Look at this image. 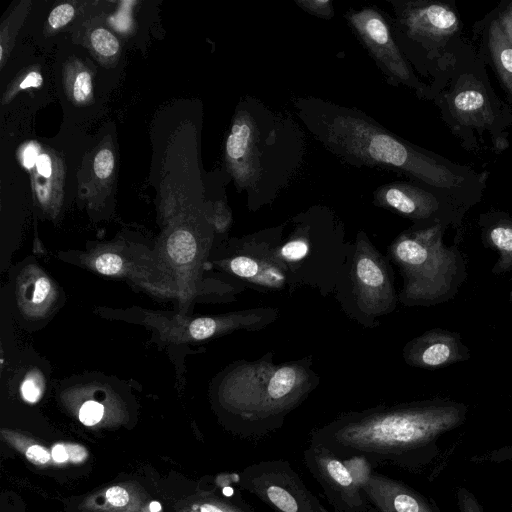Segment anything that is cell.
Listing matches in <instances>:
<instances>
[{"label":"cell","mask_w":512,"mask_h":512,"mask_svg":"<svg viewBox=\"0 0 512 512\" xmlns=\"http://www.w3.org/2000/svg\"><path fill=\"white\" fill-rule=\"evenodd\" d=\"M218 264L260 292L289 291L287 276L271 254L268 231L241 239L235 244L233 253L219 260Z\"/></svg>","instance_id":"obj_9"},{"label":"cell","mask_w":512,"mask_h":512,"mask_svg":"<svg viewBox=\"0 0 512 512\" xmlns=\"http://www.w3.org/2000/svg\"><path fill=\"white\" fill-rule=\"evenodd\" d=\"M104 415V407L97 401L89 400L79 410V420L86 426L97 424Z\"/></svg>","instance_id":"obj_26"},{"label":"cell","mask_w":512,"mask_h":512,"mask_svg":"<svg viewBox=\"0 0 512 512\" xmlns=\"http://www.w3.org/2000/svg\"><path fill=\"white\" fill-rule=\"evenodd\" d=\"M44 379L39 372H30L20 385L22 398L28 403H36L42 396Z\"/></svg>","instance_id":"obj_23"},{"label":"cell","mask_w":512,"mask_h":512,"mask_svg":"<svg viewBox=\"0 0 512 512\" xmlns=\"http://www.w3.org/2000/svg\"><path fill=\"white\" fill-rule=\"evenodd\" d=\"M512 41V1L509 2L496 16Z\"/></svg>","instance_id":"obj_34"},{"label":"cell","mask_w":512,"mask_h":512,"mask_svg":"<svg viewBox=\"0 0 512 512\" xmlns=\"http://www.w3.org/2000/svg\"><path fill=\"white\" fill-rule=\"evenodd\" d=\"M213 222L219 232H224L228 228L231 222V214L225 205L220 204L215 208Z\"/></svg>","instance_id":"obj_31"},{"label":"cell","mask_w":512,"mask_h":512,"mask_svg":"<svg viewBox=\"0 0 512 512\" xmlns=\"http://www.w3.org/2000/svg\"><path fill=\"white\" fill-rule=\"evenodd\" d=\"M257 127L250 114L239 113L226 141V161L235 182L252 187L260 175Z\"/></svg>","instance_id":"obj_14"},{"label":"cell","mask_w":512,"mask_h":512,"mask_svg":"<svg viewBox=\"0 0 512 512\" xmlns=\"http://www.w3.org/2000/svg\"><path fill=\"white\" fill-rule=\"evenodd\" d=\"M307 467L339 512H366L362 489L346 463L323 444L312 441L305 451Z\"/></svg>","instance_id":"obj_11"},{"label":"cell","mask_w":512,"mask_h":512,"mask_svg":"<svg viewBox=\"0 0 512 512\" xmlns=\"http://www.w3.org/2000/svg\"><path fill=\"white\" fill-rule=\"evenodd\" d=\"M74 16V7L68 3L56 6L48 16L49 25L54 28H60L68 24Z\"/></svg>","instance_id":"obj_28"},{"label":"cell","mask_w":512,"mask_h":512,"mask_svg":"<svg viewBox=\"0 0 512 512\" xmlns=\"http://www.w3.org/2000/svg\"><path fill=\"white\" fill-rule=\"evenodd\" d=\"M491 243L503 255L502 260L512 261V225L499 223L489 232Z\"/></svg>","instance_id":"obj_21"},{"label":"cell","mask_w":512,"mask_h":512,"mask_svg":"<svg viewBox=\"0 0 512 512\" xmlns=\"http://www.w3.org/2000/svg\"><path fill=\"white\" fill-rule=\"evenodd\" d=\"M91 44L101 56H114L120 48L118 39L104 28L95 29L90 36Z\"/></svg>","instance_id":"obj_22"},{"label":"cell","mask_w":512,"mask_h":512,"mask_svg":"<svg viewBox=\"0 0 512 512\" xmlns=\"http://www.w3.org/2000/svg\"><path fill=\"white\" fill-rule=\"evenodd\" d=\"M320 382L308 357L274 363L268 353L254 361L241 360L221 377L218 399L249 431L280 426Z\"/></svg>","instance_id":"obj_2"},{"label":"cell","mask_w":512,"mask_h":512,"mask_svg":"<svg viewBox=\"0 0 512 512\" xmlns=\"http://www.w3.org/2000/svg\"><path fill=\"white\" fill-rule=\"evenodd\" d=\"M379 205L414 220H440L456 216L462 209L447 196L425 186L394 182L376 192Z\"/></svg>","instance_id":"obj_13"},{"label":"cell","mask_w":512,"mask_h":512,"mask_svg":"<svg viewBox=\"0 0 512 512\" xmlns=\"http://www.w3.org/2000/svg\"><path fill=\"white\" fill-rule=\"evenodd\" d=\"M51 455L56 462L62 463L67 461L70 456L65 445L57 444L52 448Z\"/></svg>","instance_id":"obj_36"},{"label":"cell","mask_w":512,"mask_h":512,"mask_svg":"<svg viewBox=\"0 0 512 512\" xmlns=\"http://www.w3.org/2000/svg\"><path fill=\"white\" fill-rule=\"evenodd\" d=\"M486 35L493 65L503 86L512 97V41L497 17L490 21Z\"/></svg>","instance_id":"obj_16"},{"label":"cell","mask_w":512,"mask_h":512,"mask_svg":"<svg viewBox=\"0 0 512 512\" xmlns=\"http://www.w3.org/2000/svg\"><path fill=\"white\" fill-rule=\"evenodd\" d=\"M241 483L276 512H328L287 462L248 466Z\"/></svg>","instance_id":"obj_8"},{"label":"cell","mask_w":512,"mask_h":512,"mask_svg":"<svg viewBox=\"0 0 512 512\" xmlns=\"http://www.w3.org/2000/svg\"><path fill=\"white\" fill-rule=\"evenodd\" d=\"M105 497L107 501L115 507L125 506L129 502V493L120 486L110 487L106 493Z\"/></svg>","instance_id":"obj_29"},{"label":"cell","mask_w":512,"mask_h":512,"mask_svg":"<svg viewBox=\"0 0 512 512\" xmlns=\"http://www.w3.org/2000/svg\"><path fill=\"white\" fill-rule=\"evenodd\" d=\"M361 489L382 512H432L410 489L372 472L361 484Z\"/></svg>","instance_id":"obj_15"},{"label":"cell","mask_w":512,"mask_h":512,"mask_svg":"<svg viewBox=\"0 0 512 512\" xmlns=\"http://www.w3.org/2000/svg\"><path fill=\"white\" fill-rule=\"evenodd\" d=\"M334 294L343 311L364 327L376 326L378 318L396 308L392 269L363 231L352 244Z\"/></svg>","instance_id":"obj_6"},{"label":"cell","mask_w":512,"mask_h":512,"mask_svg":"<svg viewBox=\"0 0 512 512\" xmlns=\"http://www.w3.org/2000/svg\"><path fill=\"white\" fill-rule=\"evenodd\" d=\"M55 298L51 280L41 272L31 275L20 285V305L29 315H40Z\"/></svg>","instance_id":"obj_17"},{"label":"cell","mask_w":512,"mask_h":512,"mask_svg":"<svg viewBox=\"0 0 512 512\" xmlns=\"http://www.w3.org/2000/svg\"><path fill=\"white\" fill-rule=\"evenodd\" d=\"M398 15L408 37L431 50L448 48L461 29L458 13L446 2H405Z\"/></svg>","instance_id":"obj_12"},{"label":"cell","mask_w":512,"mask_h":512,"mask_svg":"<svg viewBox=\"0 0 512 512\" xmlns=\"http://www.w3.org/2000/svg\"><path fill=\"white\" fill-rule=\"evenodd\" d=\"M39 148L35 143H29L24 147L22 152V163L27 169L35 167L38 160Z\"/></svg>","instance_id":"obj_33"},{"label":"cell","mask_w":512,"mask_h":512,"mask_svg":"<svg viewBox=\"0 0 512 512\" xmlns=\"http://www.w3.org/2000/svg\"><path fill=\"white\" fill-rule=\"evenodd\" d=\"M458 502L461 512H482L473 495L464 488L458 491Z\"/></svg>","instance_id":"obj_30"},{"label":"cell","mask_w":512,"mask_h":512,"mask_svg":"<svg viewBox=\"0 0 512 512\" xmlns=\"http://www.w3.org/2000/svg\"><path fill=\"white\" fill-rule=\"evenodd\" d=\"M347 19L374 59L397 81L420 92L427 90L412 72L385 19L373 8L347 14Z\"/></svg>","instance_id":"obj_10"},{"label":"cell","mask_w":512,"mask_h":512,"mask_svg":"<svg viewBox=\"0 0 512 512\" xmlns=\"http://www.w3.org/2000/svg\"><path fill=\"white\" fill-rule=\"evenodd\" d=\"M388 255L403 278L398 297L403 304L432 301L448 287L454 256L442 246L440 223L403 232L390 244Z\"/></svg>","instance_id":"obj_7"},{"label":"cell","mask_w":512,"mask_h":512,"mask_svg":"<svg viewBox=\"0 0 512 512\" xmlns=\"http://www.w3.org/2000/svg\"><path fill=\"white\" fill-rule=\"evenodd\" d=\"M92 78L87 70H80L71 84V93L74 101L79 104L87 103L92 97Z\"/></svg>","instance_id":"obj_24"},{"label":"cell","mask_w":512,"mask_h":512,"mask_svg":"<svg viewBox=\"0 0 512 512\" xmlns=\"http://www.w3.org/2000/svg\"><path fill=\"white\" fill-rule=\"evenodd\" d=\"M313 121L317 137L348 160L400 171L461 208L481 198L485 176L404 142L357 111L327 106Z\"/></svg>","instance_id":"obj_1"},{"label":"cell","mask_w":512,"mask_h":512,"mask_svg":"<svg viewBox=\"0 0 512 512\" xmlns=\"http://www.w3.org/2000/svg\"><path fill=\"white\" fill-rule=\"evenodd\" d=\"M93 167L94 173L99 179L109 178L114 169L113 152L108 148L101 149L94 158Z\"/></svg>","instance_id":"obj_25"},{"label":"cell","mask_w":512,"mask_h":512,"mask_svg":"<svg viewBox=\"0 0 512 512\" xmlns=\"http://www.w3.org/2000/svg\"><path fill=\"white\" fill-rule=\"evenodd\" d=\"M452 48L443 55L444 81L436 94L443 118L466 142L474 131L487 132L496 147L504 148L512 114L494 94L483 63L463 48Z\"/></svg>","instance_id":"obj_4"},{"label":"cell","mask_w":512,"mask_h":512,"mask_svg":"<svg viewBox=\"0 0 512 512\" xmlns=\"http://www.w3.org/2000/svg\"><path fill=\"white\" fill-rule=\"evenodd\" d=\"M296 3L303 10L318 17L329 19L334 15L332 2L328 0H301Z\"/></svg>","instance_id":"obj_27"},{"label":"cell","mask_w":512,"mask_h":512,"mask_svg":"<svg viewBox=\"0 0 512 512\" xmlns=\"http://www.w3.org/2000/svg\"><path fill=\"white\" fill-rule=\"evenodd\" d=\"M64 169L60 162L50 177H42L33 173L32 184L34 193L41 206L49 212L57 213L61 200V187Z\"/></svg>","instance_id":"obj_18"},{"label":"cell","mask_w":512,"mask_h":512,"mask_svg":"<svg viewBox=\"0 0 512 512\" xmlns=\"http://www.w3.org/2000/svg\"><path fill=\"white\" fill-rule=\"evenodd\" d=\"M70 450L72 452V454L70 455V458H72L74 461H80L86 455L84 449L80 446H76V445L70 446Z\"/></svg>","instance_id":"obj_37"},{"label":"cell","mask_w":512,"mask_h":512,"mask_svg":"<svg viewBox=\"0 0 512 512\" xmlns=\"http://www.w3.org/2000/svg\"><path fill=\"white\" fill-rule=\"evenodd\" d=\"M460 419L455 407L381 406L339 417L314 432L313 441L335 454L393 455L428 443Z\"/></svg>","instance_id":"obj_3"},{"label":"cell","mask_w":512,"mask_h":512,"mask_svg":"<svg viewBox=\"0 0 512 512\" xmlns=\"http://www.w3.org/2000/svg\"><path fill=\"white\" fill-rule=\"evenodd\" d=\"M91 266L105 276H120L124 273V260L117 252L104 251L95 255Z\"/></svg>","instance_id":"obj_20"},{"label":"cell","mask_w":512,"mask_h":512,"mask_svg":"<svg viewBox=\"0 0 512 512\" xmlns=\"http://www.w3.org/2000/svg\"><path fill=\"white\" fill-rule=\"evenodd\" d=\"M149 508L151 512H159L161 510V504L157 501H152Z\"/></svg>","instance_id":"obj_38"},{"label":"cell","mask_w":512,"mask_h":512,"mask_svg":"<svg viewBox=\"0 0 512 512\" xmlns=\"http://www.w3.org/2000/svg\"><path fill=\"white\" fill-rule=\"evenodd\" d=\"M43 78L42 75L37 71L29 72L22 82L19 84V89H26L30 87H40L42 85Z\"/></svg>","instance_id":"obj_35"},{"label":"cell","mask_w":512,"mask_h":512,"mask_svg":"<svg viewBox=\"0 0 512 512\" xmlns=\"http://www.w3.org/2000/svg\"><path fill=\"white\" fill-rule=\"evenodd\" d=\"M26 457L35 464H45L50 459L48 451L40 445H32L26 450Z\"/></svg>","instance_id":"obj_32"},{"label":"cell","mask_w":512,"mask_h":512,"mask_svg":"<svg viewBox=\"0 0 512 512\" xmlns=\"http://www.w3.org/2000/svg\"><path fill=\"white\" fill-rule=\"evenodd\" d=\"M295 224L284 239L281 230L268 231L271 254L287 276L289 292L309 287L323 296L334 294L353 243L332 220L304 218Z\"/></svg>","instance_id":"obj_5"},{"label":"cell","mask_w":512,"mask_h":512,"mask_svg":"<svg viewBox=\"0 0 512 512\" xmlns=\"http://www.w3.org/2000/svg\"><path fill=\"white\" fill-rule=\"evenodd\" d=\"M167 250L171 260L177 264H190L198 255V245L194 235L183 229L170 235Z\"/></svg>","instance_id":"obj_19"}]
</instances>
